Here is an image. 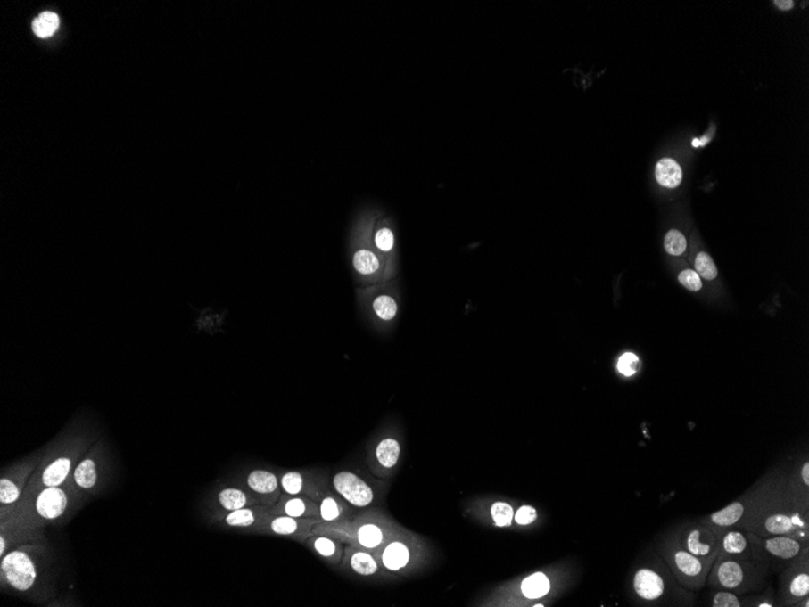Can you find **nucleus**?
Listing matches in <instances>:
<instances>
[{"mask_svg":"<svg viewBox=\"0 0 809 607\" xmlns=\"http://www.w3.org/2000/svg\"><path fill=\"white\" fill-rule=\"evenodd\" d=\"M746 531L757 536L785 535L809 542V497L792 490L787 471L778 474L760 512Z\"/></svg>","mask_w":809,"mask_h":607,"instance_id":"1","label":"nucleus"},{"mask_svg":"<svg viewBox=\"0 0 809 607\" xmlns=\"http://www.w3.org/2000/svg\"><path fill=\"white\" fill-rule=\"evenodd\" d=\"M53 564L47 543L12 548L0 558L2 588L43 602L52 596Z\"/></svg>","mask_w":809,"mask_h":607,"instance_id":"2","label":"nucleus"},{"mask_svg":"<svg viewBox=\"0 0 809 607\" xmlns=\"http://www.w3.org/2000/svg\"><path fill=\"white\" fill-rule=\"evenodd\" d=\"M98 439L100 438L95 431L87 428L74 427L62 431L44 450L42 461L30 478L22 497L43 488L61 487L69 481L74 468Z\"/></svg>","mask_w":809,"mask_h":607,"instance_id":"3","label":"nucleus"},{"mask_svg":"<svg viewBox=\"0 0 809 607\" xmlns=\"http://www.w3.org/2000/svg\"><path fill=\"white\" fill-rule=\"evenodd\" d=\"M632 593L640 606H695L696 593L678 582L653 545L632 575Z\"/></svg>","mask_w":809,"mask_h":607,"instance_id":"4","label":"nucleus"},{"mask_svg":"<svg viewBox=\"0 0 809 607\" xmlns=\"http://www.w3.org/2000/svg\"><path fill=\"white\" fill-rule=\"evenodd\" d=\"M87 498L67 481L61 487L43 488L36 494L21 497L0 518L12 517L35 528L45 529L47 525L70 521Z\"/></svg>","mask_w":809,"mask_h":607,"instance_id":"5","label":"nucleus"},{"mask_svg":"<svg viewBox=\"0 0 809 607\" xmlns=\"http://www.w3.org/2000/svg\"><path fill=\"white\" fill-rule=\"evenodd\" d=\"M771 576L770 569L756 562L720 553L707 576L706 586L736 595H755L767 588Z\"/></svg>","mask_w":809,"mask_h":607,"instance_id":"6","label":"nucleus"},{"mask_svg":"<svg viewBox=\"0 0 809 607\" xmlns=\"http://www.w3.org/2000/svg\"><path fill=\"white\" fill-rule=\"evenodd\" d=\"M780 472V470L770 472L760 480L755 482L753 487L744 492L738 500L720 509V511L700 518V521L719 535L722 534L723 531L730 530V529L746 530L750 522L756 517L757 513L760 512L761 505L766 500L767 495L770 494Z\"/></svg>","mask_w":809,"mask_h":607,"instance_id":"7","label":"nucleus"},{"mask_svg":"<svg viewBox=\"0 0 809 607\" xmlns=\"http://www.w3.org/2000/svg\"><path fill=\"white\" fill-rule=\"evenodd\" d=\"M653 547L665 560L680 585L695 593L706 586L707 576L713 565L686 551L680 543L675 528L659 536Z\"/></svg>","mask_w":809,"mask_h":607,"instance_id":"8","label":"nucleus"},{"mask_svg":"<svg viewBox=\"0 0 809 607\" xmlns=\"http://www.w3.org/2000/svg\"><path fill=\"white\" fill-rule=\"evenodd\" d=\"M110 473V448L104 439H98L74 468L69 481L87 497H96L106 487Z\"/></svg>","mask_w":809,"mask_h":607,"instance_id":"9","label":"nucleus"},{"mask_svg":"<svg viewBox=\"0 0 809 607\" xmlns=\"http://www.w3.org/2000/svg\"><path fill=\"white\" fill-rule=\"evenodd\" d=\"M43 454L44 450L39 451L3 470L0 477V515L21 500L30 478L42 461Z\"/></svg>","mask_w":809,"mask_h":607,"instance_id":"10","label":"nucleus"},{"mask_svg":"<svg viewBox=\"0 0 809 607\" xmlns=\"http://www.w3.org/2000/svg\"><path fill=\"white\" fill-rule=\"evenodd\" d=\"M379 565L389 572H402L415 568L423 556L421 542L404 529L376 553Z\"/></svg>","mask_w":809,"mask_h":607,"instance_id":"11","label":"nucleus"},{"mask_svg":"<svg viewBox=\"0 0 809 607\" xmlns=\"http://www.w3.org/2000/svg\"><path fill=\"white\" fill-rule=\"evenodd\" d=\"M750 536L767 560L772 575H780L788 565L809 548V542L798 541L791 536H757L751 532Z\"/></svg>","mask_w":809,"mask_h":607,"instance_id":"12","label":"nucleus"},{"mask_svg":"<svg viewBox=\"0 0 809 607\" xmlns=\"http://www.w3.org/2000/svg\"><path fill=\"white\" fill-rule=\"evenodd\" d=\"M675 529L680 543L686 551L707 564L713 565L715 562L721 552V538L717 532L704 524L700 519L683 522Z\"/></svg>","mask_w":809,"mask_h":607,"instance_id":"13","label":"nucleus"},{"mask_svg":"<svg viewBox=\"0 0 809 607\" xmlns=\"http://www.w3.org/2000/svg\"><path fill=\"white\" fill-rule=\"evenodd\" d=\"M809 596V548L780 573L777 598L780 606H795Z\"/></svg>","mask_w":809,"mask_h":607,"instance_id":"14","label":"nucleus"},{"mask_svg":"<svg viewBox=\"0 0 809 607\" xmlns=\"http://www.w3.org/2000/svg\"><path fill=\"white\" fill-rule=\"evenodd\" d=\"M33 543H47L44 529L12 517L0 518V558L12 548Z\"/></svg>","mask_w":809,"mask_h":607,"instance_id":"15","label":"nucleus"},{"mask_svg":"<svg viewBox=\"0 0 809 607\" xmlns=\"http://www.w3.org/2000/svg\"><path fill=\"white\" fill-rule=\"evenodd\" d=\"M318 521H319L318 519L270 514V517L253 534L279 536V537H289L300 542H306Z\"/></svg>","mask_w":809,"mask_h":607,"instance_id":"16","label":"nucleus"},{"mask_svg":"<svg viewBox=\"0 0 809 607\" xmlns=\"http://www.w3.org/2000/svg\"><path fill=\"white\" fill-rule=\"evenodd\" d=\"M331 484L334 491L351 507L367 508L375 500L374 490L370 485L351 472L344 471L334 474Z\"/></svg>","mask_w":809,"mask_h":607,"instance_id":"17","label":"nucleus"},{"mask_svg":"<svg viewBox=\"0 0 809 607\" xmlns=\"http://www.w3.org/2000/svg\"><path fill=\"white\" fill-rule=\"evenodd\" d=\"M721 554L737 556V558L750 560L756 564L770 569L767 560L758 549L756 543L751 538L750 532L740 529H730L720 535ZM771 571V570H770Z\"/></svg>","mask_w":809,"mask_h":607,"instance_id":"18","label":"nucleus"},{"mask_svg":"<svg viewBox=\"0 0 809 607\" xmlns=\"http://www.w3.org/2000/svg\"><path fill=\"white\" fill-rule=\"evenodd\" d=\"M244 488L249 491L260 504L273 505L282 496L279 477L273 472L262 468L250 471L246 474L244 479Z\"/></svg>","mask_w":809,"mask_h":607,"instance_id":"19","label":"nucleus"},{"mask_svg":"<svg viewBox=\"0 0 809 607\" xmlns=\"http://www.w3.org/2000/svg\"><path fill=\"white\" fill-rule=\"evenodd\" d=\"M269 517L270 505L255 504L227 513L215 522L225 529H238V530L255 532Z\"/></svg>","mask_w":809,"mask_h":607,"instance_id":"20","label":"nucleus"},{"mask_svg":"<svg viewBox=\"0 0 809 607\" xmlns=\"http://www.w3.org/2000/svg\"><path fill=\"white\" fill-rule=\"evenodd\" d=\"M282 494L290 496H306L314 501H319L326 492L325 482L302 472H286L279 478Z\"/></svg>","mask_w":809,"mask_h":607,"instance_id":"21","label":"nucleus"},{"mask_svg":"<svg viewBox=\"0 0 809 607\" xmlns=\"http://www.w3.org/2000/svg\"><path fill=\"white\" fill-rule=\"evenodd\" d=\"M270 514L289 515L293 518L318 519L319 521V504L306 496H290L282 494L279 500L270 505Z\"/></svg>","mask_w":809,"mask_h":607,"instance_id":"22","label":"nucleus"},{"mask_svg":"<svg viewBox=\"0 0 809 607\" xmlns=\"http://www.w3.org/2000/svg\"><path fill=\"white\" fill-rule=\"evenodd\" d=\"M255 504H260L259 501L245 488L238 487L222 488L215 496L213 521H218L219 518H221L227 513Z\"/></svg>","mask_w":809,"mask_h":607,"instance_id":"23","label":"nucleus"},{"mask_svg":"<svg viewBox=\"0 0 809 607\" xmlns=\"http://www.w3.org/2000/svg\"><path fill=\"white\" fill-rule=\"evenodd\" d=\"M342 564L364 578L375 576L381 568L375 553L350 545H345Z\"/></svg>","mask_w":809,"mask_h":607,"instance_id":"24","label":"nucleus"},{"mask_svg":"<svg viewBox=\"0 0 809 607\" xmlns=\"http://www.w3.org/2000/svg\"><path fill=\"white\" fill-rule=\"evenodd\" d=\"M318 504H319V521L321 522H337L351 519V504L337 494L334 495L330 491L325 492L318 501Z\"/></svg>","mask_w":809,"mask_h":607,"instance_id":"25","label":"nucleus"},{"mask_svg":"<svg viewBox=\"0 0 809 607\" xmlns=\"http://www.w3.org/2000/svg\"><path fill=\"white\" fill-rule=\"evenodd\" d=\"M308 547L331 564L340 565L344 555V543L328 536L313 535L306 539Z\"/></svg>","mask_w":809,"mask_h":607,"instance_id":"26","label":"nucleus"},{"mask_svg":"<svg viewBox=\"0 0 809 607\" xmlns=\"http://www.w3.org/2000/svg\"><path fill=\"white\" fill-rule=\"evenodd\" d=\"M551 581L549 576L544 572H536L527 576L521 582V595L528 600H538L549 595L551 590Z\"/></svg>","mask_w":809,"mask_h":607,"instance_id":"27","label":"nucleus"},{"mask_svg":"<svg viewBox=\"0 0 809 607\" xmlns=\"http://www.w3.org/2000/svg\"><path fill=\"white\" fill-rule=\"evenodd\" d=\"M656 177L660 185L665 188L679 187L682 181L681 167L675 160H659L656 167Z\"/></svg>","mask_w":809,"mask_h":607,"instance_id":"28","label":"nucleus"},{"mask_svg":"<svg viewBox=\"0 0 809 607\" xmlns=\"http://www.w3.org/2000/svg\"><path fill=\"white\" fill-rule=\"evenodd\" d=\"M400 453L401 447L399 441L388 438V439L382 440L376 447V460L384 470H392L398 464Z\"/></svg>","mask_w":809,"mask_h":607,"instance_id":"29","label":"nucleus"},{"mask_svg":"<svg viewBox=\"0 0 809 607\" xmlns=\"http://www.w3.org/2000/svg\"><path fill=\"white\" fill-rule=\"evenodd\" d=\"M751 595H736L729 590L712 589L707 606L713 607H743L750 606Z\"/></svg>","mask_w":809,"mask_h":607,"instance_id":"30","label":"nucleus"},{"mask_svg":"<svg viewBox=\"0 0 809 607\" xmlns=\"http://www.w3.org/2000/svg\"><path fill=\"white\" fill-rule=\"evenodd\" d=\"M60 26V19L56 13L43 12L33 21V30L39 38H49L56 32Z\"/></svg>","mask_w":809,"mask_h":607,"instance_id":"31","label":"nucleus"},{"mask_svg":"<svg viewBox=\"0 0 809 607\" xmlns=\"http://www.w3.org/2000/svg\"><path fill=\"white\" fill-rule=\"evenodd\" d=\"M491 515H492L494 524L499 526V528H508V526L513 524L514 509L506 502H496V504H492Z\"/></svg>","mask_w":809,"mask_h":607,"instance_id":"32","label":"nucleus"},{"mask_svg":"<svg viewBox=\"0 0 809 607\" xmlns=\"http://www.w3.org/2000/svg\"><path fill=\"white\" fill-rule=\"evenodd\" d=\"M354 267L362 275H371L379 268L378 258L371 251H358L354 256Z\"/></svg>","mask_w":809,"mask_h":607,"instance_id":"33","label":"nucleus"},{"mask_svg":"<svg viewBox=\"0 0 809 607\" xmlns=\"http://www.w3.org/2000/svg\"><path fill=\"white\" fill-rule=\"evenodd\" d=\"M665 248L666 252H669L670 255H682L687 249L685 235H683L681 232L676 231V229H672V231L665 235Z\"/></svg>","mask_w":809,"mask_h":607,"instance_id":"34","label":"nucleus"},{"mask_svg":"<svg viewBox=\"0 0 809 607\" xmlns=\"http://www.w3.org/2000/svg\"><path fill=\"white\" fill-rule=\"evenodd\" d=\"M695 266L697 272H698L697 275L703 276V278L707 280L716 278L717 268L715 263H714L712 258L706 254V252H700V254L697 256Z\"/></svg>","mask_w":809,"mask_h":607,"instance_id":"35","label":"nucleus"},{"mask_svg":"<svg viewBox=\"0 0 809 607\" xmlns=\"http://www.w3.org/2000/svg\"><path fill=\"white\" fill-rule=\"evenodd\" d=\"M374 308L376 310V315H377L379 318L391 320L394 318L396 310H398V306H396L394 299L389 298V296H379L374 302Z\"/></svg>","mask_w":809,"mask_h":607,"instance_id":"36","label":"nucleus"},{"mask_svg":"<svg viewBox=\"0 0 809 607\" xmlns=\"http://www.w3.org/2000/svg\"><path fill=\"white\" fill-rule=\"evenodd\" d=\"M618 370L626 377L634 376L640 370V359L634 353H624L618 360Z\"/></svg>","mask_w":809,"mask_h":607,"instance_id":"37","label":"nucleus"},{"mask_svg":"<svg viewBox=\"0 0 809 607\" xmlns=\"http://www.w3.org/2000/svg\"><path fill=\"white\" fill-rule=\"evenodd\" d=\"M375 242L379 250H392V246H394V234H392L391 229H379V231L376 233Z\"/></svg>","mask_w":809,"mask_h":607,"instance_id":"38","label":"nucleus"},{"mask_svg":"<svg viewBox=\"0 0 809 607\" xmlns=\"http://www.w3.org/2000/svg\"><path fill=\"white\" fill-rule=\"evenodd\" d=\"M514 521H516L517 525L526 526L532 524V522L537 521V511L531 505H524L517 509L516 514H514Z\"/></svg>","mask_w":809,"mask_h":607,"instance_id":"39","label":"nucleus"},{"mask_svg":"<svg viewBox=\"0 0 809 607\" xmlns=\"http://www.w3.org/2000/svg\"><path fill=\"white\" fill-rule=\"evenodd\" d=\"M680 283L681 285L685 286L686 289L690 290V291H699L702 289V280L700 276L697 275L695 271H683L681 275H679Z\"/></svg>","mask_w":809,"mask_h":607,"instance_id":"40","label":"nucleus"},{"mask_svg":"<svg viewBox=\"0 0 809 607\" xmlns=\"http://www.w3.org/2000/svg\"><path fill=\"white\" fill-rule=\"evenodd\" d=\"M774 4L781 10H790L794 8V2H792V0H775Z\"/></svg>","mask_w":809,"mask_h":607,"instance_id":"41","label":"nucleus"}]
</instances>
